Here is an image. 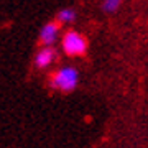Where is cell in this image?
Here are the masks:
<instances>
[{"label": "cell", "instance_id": "5b68a950", "mask_svg": "<svg viewBox=\"0 0 148 148\" xmlns=\"http://www.w3.org/2000/svg\"><path fill=\"white\" fill-rule=\"evenodd\" d=\"M76 18H77V13H76V10L71 8V7L61 8V10L58 12V15H56V21H58L59 25H69V23L76 21Z\"/></svg>", "mask_w": 148, "mask_h": 148}, {"label": "cell", "instance_id": "3957f363", "mask_svg": "<svg viewBox=\"0 0 148 148\" xmlns=\"http://www.w3.org/2000/svg\"><path fill=\"white\" fill-rule=\"evenodd\" d=\"M59 38V23L58 21H48L40 30V43L43 46H53Z\"/></svg>", "mask_w": 148, "mask_h": 148}, {"label": "cell", "instance_id": "6da1fadb", "mask_svg": "<svg viewBox=\"0 0 148 148\" xmlns=\"http://www.w3.org/2000/svg\"><path fill=\"white\" fill-rule=\"evenodd\" d=\"M79 82V73L73 66H63L51 76V87L63 92H71Z\"/></svg>", "mask_w": 148, "mask_h": 148}, {"label": "cell", "instance_id": "8992f818", "mask_svg": "<svg viewBox=\"0 0 148 148\" xmlns=\"http://www.w3.org/2000/svg\"><path fill=\"white\" fill-rule=\"evenodd\" d=\"M120 3H122V0H104L102 2V8L107 13H112V12H115L120 7Z\"/></svg>", "mask_w": 148, "mask_h": 148}, {"label": "cell", "instance_id": "277c9868", "mask_svg": "<svg viewBox=\"0 0 148 148\" xmlns=\"http://www.w3.org/2000/svg\"><path fill=\"white\" fill-rule=\"evenodd\" d=\"M54 59H56V49L53 46H43L35 54V66L38 69H45L48 66H51L54 63Z\"/></svg>", "mask_w": 148, "mask_h": 148}, {"label": "cell", "instance_id": "7a4b0ae2", "mask_svg": "<svg viewBox=\"0 0 148 148\" xmlns=\"http://www.w3.org/2000/svg\"><path fill=\"white\" fill-rule=\"evenodd\" d=\"M61 48L68 56H82L87 51V40L82 33L68 30L61 38Z\"/></svg>", "mask_w": 148, "mask_h": 148}]
</instances>
